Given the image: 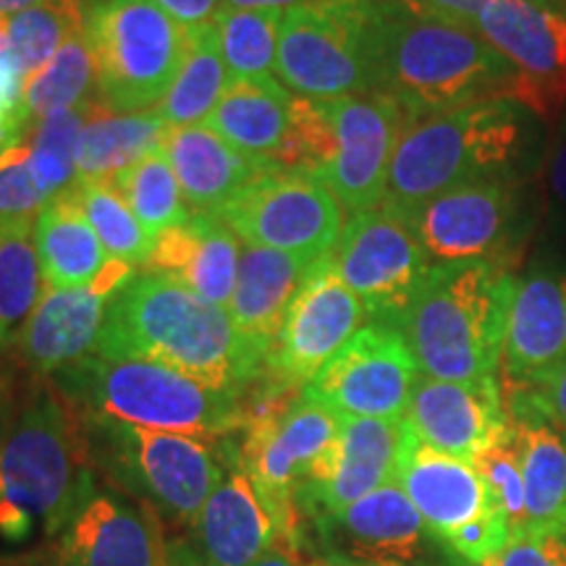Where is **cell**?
Segmentation results:
<instances>
[{"label":"cell","mask_w":566,"mask_h":566,"mask_svg":"<svg viewBox=\"0 0 566 566\" xmlns=\"http://www.w3.org/2000/svg\"><path fill=\"white\" fill-rule=\"evenodd\" d=\"M95 354L158 363L239 394L263 378L268 363V352L247 342L223 307L168 273L137 275L111 296Z\"/></svg>","instance_id":"obj_1"},{"label":"cell","mask_w":566,"mask_h":566,"mask_svg":"<svg viewBox=\"0 0 566 566\" xmlns=\"http://www.w3.org/2000/svg\"><path fill=\"white\" fill-rule=\"evenodd\" d=\"M514 283L501 258L430 268L396 323L420 373L457 384L495 378Z\"/></svg>","instance_id":"obj_2"},{"label":"cell","mask_w":566,"mask_h":566,"mask_svg":"<svg viewBox=\"0 0 566 566\" xmlns=\"http://www.w3.org/2000/svg\"><path fill=\"white\" fill-rule=\"evenodd\" d=\"M514 69L472 27L384 0L378 92L401 105L407 122L480 101H514Z\"/></svg>","instance_id":"obj_3"},{"label":"cell","mask_w":566,"mask_h":566,"mask_svg":"<svg viewBox=\"0 0 566 566\" xmlns=\"http://www.w3.org/2000/svg\"><path fill=\"white\" fill-rule=\"evenodd\" d=\"M95 480L74 407L59 391H38L0 430V541L53 537Z\"/></svg>","instance_id":"obj_4"},{"label":"cell","mask_w":566,"mask_h":566,"mask_svg":"<svg viewBox=\"0 0 566 566\" xmlns=\"http://www.w3.org/2000/svg\"><path fill=\"white\" fill-rule=\"evenodd\" d=\"M53 388L84 420L137 424L210 443L247 428V394L212 388L145 359L90 354L55 373Z\"/></svg>","instance_id":"obj_5"},{"label":"cell","mask_w":566,"mask_h":566,"mask_svg":"<svg viewBox=\"0 0 566 566\" xmlns=\"http://www.w3.org/2000/svg\"><path fill=\"white\" fill-rule=\"evenodd\" d=\"M525 116L514 101H480L409 122L394 150L380 205L412 212L459 184L512 174L525 150Z\"/></svg>","instance_id":"obj_6"},{"label":"cell","mask_w":566,"mask_h":566,"mask_svg":"<svg viewBox=\"0 0 566 566\" xmlns=\"http://www.w3.org/2000/svg\"><path fill=\"white\" fill-rule=\"evenodd\" d=\"M344 417L304 388L263 378L247 391V428L239 462L271 514L279 541L300 551V491L342 436Z\"/></svg>","instance_id":"obj_7"},{"label":"cell","mask_w":566,"mask_h":566,"mask_svg":"<svg viewBox=\"0 0 566 566\" xmlns=\"http://www.w3.org/2000/svg\"><path fill=\"white\" fill-rule=\"evenodd\" d=\"M380 17L384 0H313L286 11L275 80L313 103L378 92Z\"/></svg>","instance_id":"obj_8"},{"label":"cell","mask_w":566,"mask_h":566,"mask_svg":"<svg viewBox=\"0 0 566 566\" xmlns=\"http://www.w3.org/2000/svg\"><path fill=\"white\" fill-rule=\"evenodd\" d=\"M97 69V103L111 113L155 108L187 55L189 30L153 0H101L84 13Z\"/></svg>","instance_id":"obj_9"},{"label":"cell","mask_w":566,"mask_h":566,"mask_svg":"<svg viewBox=\"0 0 566 566\" xmlns=\"http://www.w3.org/2000/svg\"><path fill=\"white\" fill-rule=\"evenodd\" d=\"M87 441L92 464L124 493L189 527L229 467L218 462L210 441L137 424L87 420Z\"/></svg>","instance_id":"obj_10"},{"label":"cell","mask_w":566,"mask_h":566,"mask_svg":"<svg viewBox=\"0 0 566 566\" xmlns=\"http://www.w3.org/2000/svg\"><path fill=\"white\" fill-rule=\"evenodd\" d=\"M331 254L336 273L365 304L370 323H399L430 263L407 212L378 205L349 216Z\"/></svg>","instance_id":"obj_11"},{"label":"cell","mask_w":566,"mask_h":566,"mask_svg":"<svg viewBox=\"0 0 566 566\" xmlns=\"http://www.w3.org/2000/svg\"><path fill=\"white\" fill-rule=\"evenodd\" d=\"M252 247L321 260L342 237L346 212L321 174L273 171L218 212Z\"/></svg>","instance_id":"obj_12"},{"label":"cell","mask_w":566,"mask_h":566,"mask_svg":"<svg viewBox=\"0 0 566 566\" xmlns=\"http://www.w3.org/2000/svg\"><path fill=\"white\" fill-rule=\"evenodd\" d=\"M472 30L514 69V103L556 122L566 108V11L551 0H493Z\"/></svg>","instance_id":"obj_13"},{"label":"cell","mask_w":566,"mask_h":566,"mask_svg":"<svg viewBox=\"0 0 566 566\" xmlns=\"http://www.w3.org/2000/svg\"><path fill=\"white\" fill-rule=\"evenodd\" d=\"M417 378L420 367L401 331L367 323L304 386V394L338 417L405 420Z\"/></svg>","instance_id":"obj_14"},{"label":"cell","mask_w":566,"mask_h":566,"mask_svg":"<svg viewBox=\"0 0 566 566\" xmlns=\"http://www.w3.org/2000/svg\"><path fill=\"white\" fill-rule=\"evenodd\" d=\"M367 321L365 304L336 273L331 254L317 260L294 296L271 352L265 375L304 388Z\"/></svg>","instance_id":"obj_15"},{"label":"cell","mask_w":566,"mask_h":566,"mask_svg":"<svg viewBox=\"0 0 566 566\" xmlns=\"http://www.w3.org/2000/svg\"><path fill=\"white\" fill-rule=\"evenodd\" d=\"M336 134V158L323 171L346 216L378 208L386 197L394 150L405 132L407 113L386 92L323 103Z\"/></svg>","instance_id":"obj_16"},{"label":"cell","mask_w":566,"mask_h":566,"mask_svg":"<svg viewBox=\"0 0 566 566\" xmlns=\"http://www.w3.org/2000/svg\"><path fill=\"white\" fill-rule=\"evenodd\" d=\"M520 195L512 174L488 176L446 189L407 212L430 263L501 258L512 237Z\"/></svg>","instance_id":"obj_17"},{"label":"cell","mask_w":566,"mask_h":566,"mask_svg":"<svg viewBox=\"0 0 566 566\" xmlns=\"http://www.w3.org/2000/svg\"><path fill=\"white\" fill-rule=\"evenodd\" d=\"M51 541L59 566H168L160 514L97 480Z\"/></svg>","instance_id":"obj_18"},{"label":"cell","mask_w":566,"mask_h":566,"mask_svg":"<svg viewBox=\"0 0 566 566\" xmlns=\"http://www.w3.org/2000/svg\"><path fill=\"white\" fill-rule=\"evenodd\" d=\"M405 420L422 443L464 462H475L483 451L512 433L499 378L457 384L420 373Z\"/></svg>","instance_id":"obj_19"},{"label":"cell","mask_w":566,"mask_h":566,"mask_svg":"<svg viewBox=\"0 0 566 566\" xmlns=\"http://www.w3.org/2000/svg\"><path fill=\"white\" fill-rule=\"evenodd\" d=\"M409 433L407 420H367L344 417L342 436L328 457L300 491V516L317 520L342 512L367 493L394 483L401 449Z\"/></svg>","instance_id":"obj_20"},{"label":"cell","mask_w":566,"mask_h":566,"mask_svg":"<svg viewBox=\"0 0 566 566\" xmlns=\"http://www.w3.org/2000/svg\"><path fill=\"white\" fill-rule=\"evenodd\" d=\"M328 556L365 566H405L422 556L424 527L401 485L388 483L342 512L315 520Z\"/></svg>","instance_id":"obj_21"},{"label":"cell","mask_w":566,"mask_h":566,"mask_svg":"<svg viewBox=\"0 0 566 566\" xmlns=\"http://www.w3.org/2000/svg\"><path fill=\"white\" fill-rule=\"evenodd\" d=\"M566 363V271L537 268L514 283L501 370L504 388L541 384Z\"/></svg>","instance_id":"obj_22"},{"label":"cell","mask_w":566,"mask_h":566,"mask_svg":"<svg viewBox=\"0 0 566 566\" xmlns=\"http://www.w3.org/2000/svg\"><path fill=\"white\" fill-rule=\"evenodd\" d=\"M396 483L420 512L430 535L441 543L495 509L475 464L422 443L412 428L401 449Z\"/></svg>","instance_id":"obj_23"},{"label":"cell","mask_w":566,"mask_h":566,"mask_svg":"<svg viewBox=\"0 0 566 566\" xmlns=\"http://www.w3.org/2000/svg\"><path fill=\"white\" fill-rule=\"evenodd\" d=\"M279 543L271 514L239 462L229 457L221 483L192 522V566H252Z\"/></svg>","instance_id":"obj_24"},{"label":"cell","mask_w":566,"mask_h":566,"mask_svg":"<svg viewBox=\"0 0 566 566\" xmlns=\"http://www.w3.org/2000/svg\"><path fill=\"white\" fill-rule=\"evenodd\" d=\"M111 296L95 289L42 286L19 336V357L34 375H53L95 354Z\"/></svg>","instance_id":"obj_25"},{"label":"cell","mask_w":566,"mask_h":566,"mask_svg":"<svg viewBox=\"0 0 566 566\" xmlns=\"http://www.w3.org/2000/svg\"><path fill=\"white\" fill-rule=\"evenodd\" d=\"M163 153L192 212H221L244 189L281 171L271 160H258L233 150L205 124L171 126L163 139Z\"/></svg>","instance_id":"obj_26"},{"label":"cell","mask_w":566,"mask_h":566,"mask_svg":"<svg viewBox=\"0 0 566 566\" xmlns=\"http://www.w3.org/2000/svg\"><path fill=\"white\" fill-rule=\"evenodd\" d=\"M239 237L218 212H192L155 239L145 273L176 275L200 300L229 307L239 273Z\"/></svg>","instance_id":"obj_27"},{"label":"cell","mask_w":566,"mask_h":566,"mask_svg":"<svg viewBox=\"0 0 566 566\" xmlns=\"http://www.w3.org/2000/svg\"><path fill=\"white\" fill-rule=\"evenodd\" d=\"M317 260L300 258V254L265 250V247L247 244L239 254L237 286L226 307L231 323L247 342L271 352L279 338L283 321L294 296L307 281Z\"/></svg>","instance_id":"obj_28"},{"label":"cell","mask_w":566,"mask_h":566,"mask_svg":"<svg viewBox=\"0 0 566 566\" xmlns=\"http://www.w3.org/2000/svg\"><path fill=\"white\" fill-rule=\"evenodd\" d=\"M522 478H525L527 535L566 537V441L527 401L504 394Z\"/></svg>","instance_id":"obj_29"},{"label":"cell","mask_w":566,"mask_h":566,"mask_svg":"<svg viewBox=\"0 0 566 566\" xmlns=\"http://www.w3.org/2000/svg\"><path fill=\"white\" fill-rule=\"evenodd\" d=\"M294 118V95L275 76L231 80L205 126L233 150L258 160H275Z\"/></svg>","instance_id":"obj_30"},{"label":"cell","mask_w":566,"mask_h":566,"mask_svg":"<svg viewBox=\"0 0 566 566\" xmlns=\"http://www.w3.org/2000/svg\"><path fill=\"white\" fill-rule=\"evenodd\" d=\"M34 239L45 286L90 289L111 260L84 212L66 195L40 210Z\"/></svg>","instance_id":"obj_31"},{"label":"cell","mask_w":566,"mask_h":566,"mask_svg":"<svg viewBox=\"0 0 566 566\" xmlns=\"http://www.w3.org/2000/svg\"><path fill=\"white\" fill-rule=\"evenodd\" d=\"M168 129L171 126L158 108L111 113L97 103L82 137L76 179H113L145 155L160 150Z\"/></svg>","instance_id":"obj_32"},{"label":"cell","mask_w":566,"mask_h":566,"mask_svg":"<svg viewBox=\"0 0 566 566\" xmlns=\"http://www.w3.org/2000/svg\"><path fill=\"white\" fill-rule=\"evenodd\" d=\"M231 74L226 69L221 40L216 24H202L189 30L187 55L168 95L155 105L168 126L205 124L229 87Z\"/></svg>","instance_id":"obj_33"},{"label":"cell","mask_w":566,"mask_h":566,"mask_svg":"<svg viewBox=\"0 0 566 566\" xmlns=\"http://www.w3.org/2000/svg\"><path fill=\"white\" fill-rule=\"evenodd\" d=\"M38 218L0 223V354L19 344L42 294Z\"/></svg>","instance_id":"obj_34"},{"label":"cell","mask_w":566,"mask_h":566,"mask_svg":"<svg viewBox=\"0 0 566 566\" xmlns=\"http://www.w3.org/2000/svg\"><path fill=\"white\" fill-rule=\"evenodd\" d=\"M97 92V69L84 32L74 34L51 61L24 84L21 113L27 124H40L61 111L80 108Z\"/></svg>","instance_id":"obj_35"},{"label":"cell","mask_w":566,"mask_h":566,"mask_svg":"<svg viewBox=\"0 0 566 566\" xmlns=\"http://www.w3.org/2000/svg\"><path fill=\"white\" fill-rule=\"evenodd\" d=\"M63 195L84 212L111 260L129 265L147 263L155 242L111 179H76Z\"/></svg>","instance_id":"obj_36"},{"label":"cell","mask_w":566,"mask_h":566,"mask_svg":"<svg viewBox=\"0 0 566 566\" xmlns=\"http://www.w3.org/2000/svg\"><path fill=\"white\" fill-rule=\"evenodd\" d=\"M95 105V101H87L80 108L53 113L45 122L30 126V139H24L27 163L48 200H55L76 181L82 137Z\"/></svg>","instance_id":"obj_37"},{"label":"cell","mask_w":566,"mask_h":566,"mask_svg":"<svg viewBox=\"0 0 566 566\" xmlns=\"http://www.w3.org/2000/svg\"><path fill=\"white\" fill-rule=\"evenodd\" d=\"M111 181L124 195L126 205L137 216V221L145 226V231L150 233L153 242L163 231L181 226L192 216L163 147L118 171Z\"/></svg>","instance_id":"obj_38"},{"label":"cell","mask_w":566,"mask_h":566,"mask_svg":"<svg viewBox=\"0 0 566 566\" xmlns=\"http://www.w3.org/2000/svg\"><path fill=\"white\" fill-rule=\"evenodd\" d=\"M80 32H84L80 3L34 6L6 19V48L24 84Z\"/></svg>","instance_id":"obj_39"},{"label":"cell","mask_w":566,"mask_h":566,"mask_svg":"<svg viewBox=\"0 0 566 566\" xmlns=\"http://www.w3.org/2000/svg\"><path fill=\"white\" fill-rule=\"evenodd\" d=\"M283 11L221 9L216 21L221 53L231 80L275 76Z\"/></svg>","instance_id":"obj_40"},{"label":"cell","mask_w":566,"mask_h":566,"mask_svg":"<svg viewBox=\"0 0 566 566\" xmlns=\"http://www.w3.org/2000/svg\"><path fill=\"white\" fill-rule=\"evenodd\" d=\"M478 472L483 475L488 491L493 495V504L504 512L512 525V535L525 533L527 501H525V478H522L520 451H516L514 430L491 449L483 451L475 462Z\"/></svg>","instance_id":"obj_41"},{"label":"cell","mask_w":566,"mask_h":566,"mask_svg":"<svg viewBox=\"0 0 566 566\" xmlns=\"http://www.w3.org/2000/svg\"><path fill=\"white\" fill-rule=\"evenodd\" d=\"M48 202L51 200L34 181L27 163V145L21 142L0 160V223L34 221Z\"/></svg>","instance_id":"obj_42"},{"label":"cell","mask_w":566,"mask_h":566,"mask_svg":"<svg viewBox=\"0 0 566 566\" xmlns=\"http://www.w3.org/2000/svg\"><path fill=\"white\" fill-rule=\"evenodd\" d=\"M509 537H512V525L501 512L499 506L491 512L478 516L475 522L459 530L451 537H446V546L454 551L457 556H462L464 562L483 566L488 558H493L501 548L506 546Z\"/></svg>","instance_id":"obj_43"},{"label":"cell","mask_w":566,"mask_h":566,"mask_svg":"<svg viewBox=\"0 0 566 566\" xmlns=\"http://www.w3.org/2000/svg\"><path fill=\"white\" fill-rule=\"evenodd\" d=\"M483 566H566V537L512 535L506 546Z\"/></svg>","instance_id":"obj_44"},{"label":"cell","mask_w":566,"mask_h":566,"mask_svg":"<svg viewBox=\"0 0 566 566\" xmlns=\"http://www.w3.org/2000/svg\"><path fill=\"white\" fill-rule=\"evenodd\" d=\"M504 394L527 401L530 407L537 409V412L554 424L566 441V363L558 367V370L551 373L548 378H543L541 384L525 388H506Z\"/></svg>","instance_id":"obj_45"},{"label":"cell","mask_w":566,"mask_h":566,"mask_svg":"<svg viewBox=\"0 0 566 566\" xmlns=\"http://www.w3.org/2000/svg\"><path fill=\"white\" fill-rule=\"evenodd\" d=\"M405 9H409L417 17H430V19H443L454 21V24L475 27L480 13L485 11L488 3L493 0H396Z\"/></svg>","instance_id":"obj_46"},{"label":"cell","mask_w":566,"mask_h":566,"mask_svg":"<svg viewBox=\"0 0 566 566\" xmlns=\"http://www.w3.org/2000/svg\"><path fill=\"white\" fill-rule=\"evenodd\" d=\"M153 3L187 30L210 24L223 9V0H153Z\"/></svg>","instance_id":"obj_47"},{"label":"cell","mask_w":566,"mask_h":566,"mask_svg":"<svg viewBox=\"0 0 566 566\" xmlns=\"http://www.w3.org/2000/svg\"><path fill=\"white\" fill-rule=\"evenodd\" d=\"M546 187L556 202L566 205V126L556 134L546 160Z\"/></svg>","instance_id":"obj_48"},{"label":"cell","mask_w":566,"mask_h":566,"mask_svg":"<svg viewBox=\"0 0 566 566\" xmlns=\"http://www.w3.org/2000/svg\"><path fill=\"white\" fill-rule=\"evenodd\" d=\"M21 97H24V80L13 66L11 55H0V111H21Z\"/></svg>","instance_id":"obj_49"},{"label":"cell","mask_w":566,"mask_h":566,"mask_svg":"<svg viewBox=\"0 0 566 566\" xmlns=\"http://www.w3.org/2000/svg\"><path fill=\"white\" fill-rule=\"evenodd\" d=\"M30 129L21 111H0V160L9 155L13 147L24 142V132Z\"/></svg>","instance_id":"obj_50"},{"label":"cell","mask_w":566,"mask_h":566,"mask_svg":"<svg viewBox=\"0 0 566 566\" xmlns=\"http://www.w3.org/2000/svg\"><path fill=\"white\" fill-rule=\"evenodd\" d=\"M313 3V0H223V9H247V11H292L296 6Z\"/></svg>","instance_id":"obj_51"},{"label":"cell","mask_w":566,"mask_h":566,"mask_svg":"<svg viewBox=\"0 0 566 566\" xmlns=\"http://www.w3.org/2000/svg\"><path fill=\"white\" fill-rule=\"evenodd\" d=\"M252 566H304V564L300 562V551L279 541L263 558H260V562H254Z\"/></svg>","instance_id":"obj_52"},{"label":"cell","mask_w":566,"mask_h":566,"mask_svg":"<svg viewBox=\"0 0 566 566\" xmlns=\"http://www.w3.org/2000/svg\"><path fill=\"white\" fill-rule=\"evenodd\" d=\"M45 3H80L82 6V0H0V17H13V13L34 9V6H45Z\"/></svg>","instance_id":"obj_53"},{"label":"cell","mask_w":566,"mask_h":566,"mask_svg":"<svg viewBox=\"0 0 566 566\" xmlns=\"http://www.w3.org/2000/svg\"><path fill=\"white\" fill-rule=\"evenodd\" d=\"M304 566H365V564H352V562H346V558L323 556V558H313V562H307Z\"/></svg>","instance_id":"obj_54"},{"label":"cell","mask_w":566,"mask_h":566,"mask_svg":"<svg viewBox=\"0 0 566 566\" xmlns=\"http://www.w3.org/2000/svg\"><path fill=\"white\" fill-rule=\"evenodd\" d=\"M6 19L9 17H0V55L9 53V48H6Z\"/></svg>","instance_id":"obj_55"},{"label":"cell","mask_w":566,"mask_h":566,"mask_svg":"<svg viewBox=\"0 0 566 566\" xmlns=\"http://www.w3.org/2000/svg\"><path fill=\"white\" fill-rule=\"evenodd\" d=\"M95 3H101V0H82V6H84V13H87L90 6H95Z\"/></svg>","instance_id":"obj_56"},{"label":"cell","mask_w":566,"mask_h":566,"mask_svg":"<svg viewBox=\"0 0 566 566\" xmlns=\"http://www.w3.org/2000/svg\"><path fill=\"white\" fill-rule=\"evenodd\" d=\"M551 3H554V6H558V9H564V11H566V0H551Z\"/></svg>","instance_id":"obj_57"}]
</instances>
